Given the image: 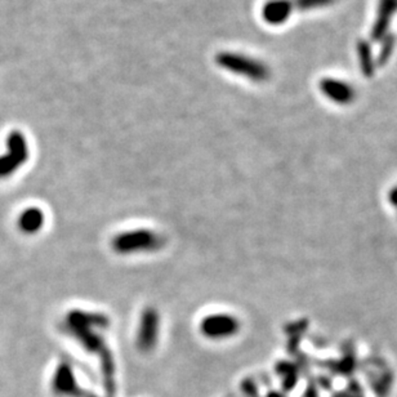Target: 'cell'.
Instances as JSON below:
<instances>
[{
	"label": "cell",
	"mask_w": 397,
	"mask_h": 397,
	"mask_svg": "<svg viewBox=\"0 0 397 397\" xmlns=\"http://www.w3.org/2000/svg\"><path fill=\"white\" fill-rule=\"evenodd\" d=\"M215 64L232 74L241 75L252 82L262 83L270 79L271 70L262 61L236 52H219Z\"/></svg>",
	"instance_id": "cell-1"
},
{
	"label": "cell",
	"mask_w": 397,
	"mask_h": 397,
	"mask_svg": "<svg viewBox=\"0 0 397 397\" xmlns=\"http://www.w3.org/2000/svg\"><path fill=\"white\" fill-rule=\"evenodd\" d=\"M117 254H138L157 250L163 245L161 238L151 230H129L116 235L111 241Z\"/></svg>",
	"instance_id": "cell-2"
},
{
	"label": "cell",
	"mask_w": 397,
	"mask_h": 397,
	"mask_svg": "<svg viewBox=\"0 0 397 397\" xmlns=\"http://www.w3.org/2000/svg\"><path fill=\"white\" fill-rule=\"evenodd\" d=\"M198 331L208 340H229L240 331V322L236 316L226 312L207 315L201 319Z\"/></svg>",
	"instance_id": "cell-3"
},
{
	"label": "cell",
	"mask_w": 397,
	"mask_h": 397,
	"mask_svg": "<svg viewBox=\"0 0 397 397\" xmlns=\"http://www.w3.org/2000/svg\"><path fill=\"white\" fill-rule=\"evenodd\" d=\"M29 157V146L25 136L18 131H13L7 138V154L0 157V178L8 177L17 169L24 166Z\"/></svg>",
	"instance_id": "cell-4"
},
{
	"label": "cell",
	"mask_w": 397,
	"mask_h": 397,
	"mask_svg": "<svg viewBox=\"0 0 397 397\" xmlns=\"http://www.w3.org/2000/svg\"><path fill=\"white\" fill-rule=\"evenodd\" d=\"M396 12L397 0H380L377 18L370 31L373 42H381L382 39L389 34L391 20L396 15Z\"/></svg>",
	"instance_id": "cell-5"
},
{
	"label": "cell",
	"mask_w": 397,
	"mask_h": 397,
	"mask_svg": "<svg viewBox=\"0 0 397 397\" xmlns=\"http://www.w3.org/2000/svg\"><path fill=\"white\" fill-rule=\"evenodd\" d=\"M320 89L328 99L340 105L351 103L356 97L354 87L331 78H325L320 82Z\"/></svg>",
	"instance_id": "cell-6"
},
{
	"label": "cell",
	"mask_w": 397,
	"mask_h": 397,
	"mask_svg": "<svg viewBox=\"0 0 397 397\" xmlns=\"http://www.w3.org/2000/svg\"><path fill=\"white\" fill-rule=\"evenodd\" d=\"M293 9L291 0H268L262 8V17L268 25H282L289 20Z\"/></svg>",
	"instance_id": "cell-7"
},
{
	"label": "cell",
	"mask_w": 397,
	"mask_h": 397,
	"mask_svg": "<svg viewBox=\"0 0 397 397\" xmlns=\"http://www.w3.org/2000/svg\"><path fill=\"white\" fill-rule=\"evenodd\" d=\"M45 222V215L41 208L29 207L24 209L17 219L20 231L26 235L38 233L43 229Z\"/></svg>",
	"instance_id": "cell-8"
},
{
	"label": "cell",
	"mask_w": 397,
	"mask_h": 397,
	"mask_svg": "<svg viewBox=\"0 0 397 397\" xmlns=\"http://www.w3.org/2000/svg\"><path fill=\"white\" fill-rule=\"evenodd\" d=\"M357 57H359V64L361 73L366 78H373L375 74V58L373 56L372 45L370 43L366 41H359L357 43Z\"/></svg>",
	"instance_id": "cell-9"
},
{
	"label": "cell",
	"mask_w": 397,
	"mask_h": 397,
	"mask_svg": "<svg viewBox=\"0 0 397 397\" xmlns=\"http://www.w3.org/2000/svg\"><path fill=\"white\" fill-rule=\"evenodd\" d=\"M157 315L152 311H149L143 315V319L141 322V329H140V346L143 348H149L154 343V338L151 337V334L154 337L157 335Z\"/></svg>",
	"instance_id": "cell-10"
},
{
	"label": "cell",
	"mask_w": 397,
	"mask_h": 397,
	"mask_svg": "<svg viewBox=\"0 0 397 397\" xmlns=\"http://www.w3.org/2000/svg\"><path fill=\"white\" fill-rule=\"evenodd\" d=\"M382 45L378 52V56L375 58L377 66H384L392 56L395 47H396V35L395 34H387L381 41Z\"/></svg>",
	"instance_id": "cell-11"
},
{
	"label": "cell",
	"mask_w": 397,
	"mask_h": 397,
	"mask_svg": "<svg viewBox=\"0 0 397 397\" xmlns=\"http://www.w3.org/2000/svg\"><path fill=\"white\" fill-rule=\"evenodd\" d=\"M335 0H291L293 8L299 10H310V9L325 8L329 7Z\"/></svg>",
	"instance_id": "cell-12"
},
{
	"label": "cell",
	"mask_w": 397,
	"mask_h": 397,
	"mask_svg": "<svg viewBox=\"0 0 397 397\" xmlns=\"http://www.w3.org/2000/svg\"><path fill=\"white\" fill-rule=\"evenodd\" d=\"M389 200H391V203L397 207V187L395 190L391 191V195H389Z\"/></svg>",
	"instance_id": "cell-13"
}]
</instances>
